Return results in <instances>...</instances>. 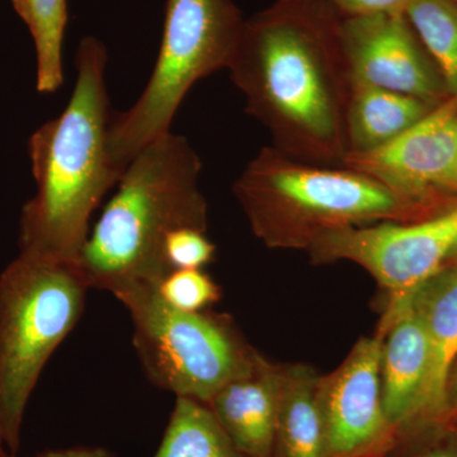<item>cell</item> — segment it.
Wrapping results in <instances>:
<instances>
[{
	"label": "cell",
	"mask_w": 457,
	"mask_h": 457,
	"mask_svg": "<svg viewBox=\"0 0 457 457\" xmlns=\"http://www.w3.org/2000/svg\"><path fill=\"white\" fill-rule=\"evenodd\" d=\"M342 14L319 2L275 0L245 20L228 71L272 146L306 163L342 167L352 77Z\"/></svg>",
	"instance_id": "1"
},
{
	"label": "cell",
	"mask_w": 457,
	"mask_h": 457,
	"mask_svg": "<svg viewBox=\"0 0 457 457\" xmlns=\"http://www.w3.org/2000/svg\"><path fill=\"white\" fill-rule=\"evenodd\" d=\"M106 46L83 38L75 57L77 80L68 104L29 141L36 192L20 220V252L77 262L90 233V218L123 170L110 146L111 110Z\"/></svg>",
	"instance_id": "2"
},
{
	"label": "cell",
	"mask_w": 457,
	"mask_h": 457,
	"mask_svg": "<svg viewBox=\"0 0 457 457\" xmlns=\"http://www.w3.org/2000/svg\"><path fill=\"white\" fill-rule=\"evenodd\" d=\"M203 163L185 137L168 132L131 159L78 260L89 288L114 294L158 286L171 272L165 237L179 228L206 231Z\"/></svg>",
	"instance_id": "3"
},
{
	"label": "cell",
	"mask_w": 457,
	"mask_h": 457,
	"mask_svg": "<svg viewBox=\"0 0 457 457\" xmlns=\"http://www.w3.org/2000/svg\"><path fill=\"white\" fill-rule=\"evenodd\" d=\"M254 237L270 249L308 251L327 231L428 218L371 177L306 163L262 147L233 185Z\"/></svg>",
	"instance_id": "4"
},
{
	"label": "cell",
	"mask_w": 457,
	"mask_h": 457,
	"mask_svg": "<svg viewBox=\"0 0 457 457\" xmlns=\"http://www.w3.org/2000/svg\"><path fill=\"white\" fill-rule=\"evenodd\" d=\"M88 290L77 262L20 252L0 273V435L12 455L38 378L82 317Z\"/></svg>",
	"instance_id": "5"
},
{
	"label": "cell",
	"mask_w": 457,
	"mask_h": 457,
	"mask_svg": "<svg viewBox=\"0 0 457 457\" xmlns=\"http://www.w3.org/2000/svg\"><path fill=\"white\" fill-rule=\"evenodd\" d=\"M245 20L233 0H168L161 49L149 82L125 112H113L110 146L125 170L150 141L170 132L192 87L236 55Z\"/></svg>",
	"instance_id": "6"
},
{
	"label": "cell",
	"mask_w": 457,
	"mask_h": 457,
	"mask_svg": "<svg viewBox=\"0 0 457 457\" xmlns=\"http://www.w3.org/2000/svg\"><path fill=\"white\" fill-rule=\"evenodd\" d=\"M113 296L130 315L135 350L147 378L177 398L207 404L253 366L258 352L224 315L171 308L154 285L128 286Z\"/></svg>",
	"instance_id": "7"
},
{
	"label": "cell",
	"mask_w": 457,
	"mask_h": 457,
	"mask_svg": "<svg viewBox=\"0 0 457 457\" xmlns=\"http://www.w3.org/2000/svg\"><path fill=\"white\" fill-rule=\"evenodd\" d=\"M457 245V204L423 220L384 221L321 234L308 249L314 264H359L399 303L447 266Z\"/></svg>",
	"instance_id": "8"
},
{
	"label": "cell",
	"mask_w": 457,
	"mask_h": 457,
	"mask_svg": "<svg viewBox=\"0 0 457 457\" xmlns=\"http://www.w3.org/2000/svg\"><path fill=\"white\" fill-rule=\"evenodd\" d=\"M342 167L371 177L426 216L457 204V97L378 149L348 153Z\"/></svg>",
	"instance_id": "9"
},
{
	"label": "cell",
	"mask_w": 457,
	"mask_h": 457,
	"mask_svg": "<svg viewBox=\"0 0 457 457\" xmlns=\"http://www.w3.org/2000/svg\"><path fill=\"white\" fill-rule=\"evenodd\" d=\"M383 333L361 338L332 374L320 376L324 457H386L396 442L381 394Z\"/></svg>",
	"instance_id": "10"
},
{
	"label": "cell",
	"mask_w": 457,
	"mask_h": 457,
	"mask_svg": "<svg viewBox=\"0 0 457 457\" xmlns=\"http://www.w3.org/2000/svg\"><path fill=\"white\" fill-rule=\"evenodd\" d=\"M339 37L352 82L380 87L432 104L451 97L437 65L405 14L343 16Z\"/></svg>",
	"instance_id": "11"
},
{
	"label": "cell",
	"mask_w": 457,
	"mask_h": 457,
	"mask_svg": "<svg viewBox=\"0 0 457 457\" xmlns=\"http://www.w3.org/2000/svg\"><path fill=\"white\" fill-rule=\"evenodd\" d=\"M378 332L381 394L385 414L396 437L420 423L431 363V345L422 318L408 300L387 303Z\"/></svg>",
	"instance_id": "12"
},
{
	"label": "cell",
	"mask_w": 457,
	"mask_h": 457,
	"mask_svg": "<svg viewBox=\"0 0 457 457\" xmlns=\"http://www.w3.org/2000/svg\"><path fill=\"white\" fill-rule=\"evenodd\" d=\"M281 366L258 353L245 374L228 381L207 403L245 457H270L275 438Z\"/></svg>",
	"instance_id": "13"
},
{
	"label": "cell",
	"mask_w": 457,
	"mask_h": 457,
	"mask_svg": "<svg viewBox=\"0 0 457 457\" xmlns=\"http://www.w3.org/2000/svg\"><path fill=\"white\" fill-rule=\"evenodd\" d=\"M405 300L422 318L431 345L428 380L414 429L450 422L449 381L457 360V266L445 267Z\"/></svg>",
	"instance_id": "14"
},
{
	"label": "cell",
	"mask_w": 457,
	"mask_h": 457,
	"mask_svg": "<svg viewBox=\"0 0 457 457\" xmlns=\"http://www.w3.org/2000/svg\"><path fill=\"white\" fill-rule=\"evenodd\" d=\"M438 104L352 82L347 111L348 153H365L386 145L420 122Z\"/></svg>",
	"instance_id": "15"
},
{
	"label": "cell",
	"mask_w": 457,
	"mask_h": 457,
	"mask_svg": "<svg viewBox=\"0 0 457 457\" xmlns=\"http://www.w3.org/2000/svg\"><path fill=\"white\" fill-rule=\"evenodd\" d=\"M319 381L320 375L311 366H281L278 420L270 457H324Z\"/></svg>",
	"instance_id": "16"
},
{
	"label": "cell",
	"mask_w": 457,
	"mask_h": 457,
	"mask_svg": "<svg viewBox=\"0 0 457 457\" xmlns=\"http://www.w3.org/2000/svg\"><path fill=\"white\" fill-rule=\"evenodd\" d=\"M154 457H245L204 403L177 398Z\"/></svg>",
	"instance_id": "17"
},
{
	"label": "cell",
	"mask_w": 457,
	"mask_h": 457,
	"mask_svg": "<svg viewBox=\"0 0 457 457\" xmlns=\"http://www.w3.org/2000/svg\"><path fill=\"white\" fill-rule=\"evenodd\" d=\"M18 16L25 21L36 49V87L54 93L64 83L62 44L68 4L66 0H12Z\"/></svg>",
	"instance_id": "18"
},
{
	"label": "cell",
	"mask_w": 457,
	"mask_h": 457,
	"mask_svg": "<svg viewBox=\"0 0 457 457\" xmlns=\"http://www.w3.org/2000/svg\"><path fill=\"white\" fill-rule=\"evenodd\" d=\"M405 17L457 97V0H414Z\"/></svg>",
	"instance_id": "19"
},
{
	"label": "cell",
	"mask_w": 457,
	"mask_h": 457,
	"mask_svg": "<svg viewBox=\"0 0 457 457\" xmlns=\"http://www.w3.org/2000/svg\"><path fill=\"white\" fill-rule=\"evenodd\" d=\"M158 293L171 308L187 312L206 311L221 299L220 286L204 270H173L158 285Z\"/></svg>",
	"instance_id": "20"
},
{
	"label": "cell",
	"mask_w": 457,
	"mask_h": 457,
	"mask_svg": "<svg viewBox=\"0 0 457 457\" xmlns=\"http://www.w3.org/2000/svg\"><path fill=\"white\" fill-rule=\"evenodd\" d=\"M386 457H457V428L450 420L404 433Z\"/></svg>",
	"instance_id": "21"
},
{
	"label": "cell",
	"mask_w": 457,
	"mask_h": 457,
	"mask_svg": "<svg viewBox=\"0 0 457 457\" xmlns=\"http://www.w3.org/2000/svg\"><path fill=\"white\" fill-rule=\"evenodd\" d=\"M165 260L173 270H203L212 263L216 246L206 231L195 228H179L165 237Z\"/></svg>",
	"instance_id": "22"
},
{
	"label": "cell",
	"mask_w": 457,
	"mask_h": 457,
	"mask_svg": "<svg viewBox=\"0 0 457 457\" xmlns=\"http://www.w3.org/2000/svg\"><path fill=\"white\" fill-rule=\"evenodd\" d=\"M299 2H319L330 5L342 16H365L375 13L405 14L414 0H299Z\"/></svg>",
	"instance_id": "23"
},
{
	"label": "cell",
	"mask_w": 457,
	"mask_h": 457,
	"mask_svg": "<svg viewBox=\"0 0 457 457\" xmlns=\"http://www.w3.org/2000/svg\"><path fill=\"white\" fill-rule=\"evenodd\" d=\"M32 457H114L110 451L102 447H66V449H54L42 451Z\"/></svg>",
	"instance_id": "24"
},
{
	"label": "cell",
	"mask_w": 457,
	"mask_h": 457,
	"mask_svg": "<svg viewBox=\"0 0 457 457\" xmlns=\"http://www.w3.org/2000/svg\"><path fill=\"white\" fill-rule=\"evenodd\" d=\"M449 404L453 420H455L457 414V360L451 371L449 381Z\"/></svg>",
	"instance_id": "25"
},
{
	"label": "cell",
	"mask_w": 457,
	"mask_h": 457,
	"mask_svg": "<svg viewBox=\"0 0 457 457\" xmlns=\"http://www.w3.org/2000/svg\"><path fill=\"white\" fill-rule=\"evenodd\" d=\"M447 266H457V245L456 248L453 249V253H451L449 262H447Z\"/></svg>",
	"instance_id": "26"
},
{
	"label": "cell",
	"mask_w": 457,
	"mask_h": 457,
	"mask_svg": "<svg viewBox=\"0 0 457 457\" xmlns=\"http://www.w3.org/2000/svg\"><path fill=\"white\" fill-rule=\"evenodd\" d=\"M0 457H16L14 455H12L11 453L7 450V447L4 446V445L0 444Z\"/></svg>",
	"instance_id": "27"
},
{
	"label": "cell",
	"mask_w": 457,
	"mask_h": 457,
	"mask_svg": "<svg viewBox=\"0 0 457 457\" xmlns=\"http://www.w3.org/2000/svg\"><path fill=\"white\" fill-rule=\"evenodd\" d=\"M0 444H3L2 435H0ZM3 445H4V444H3Z\"/></svg>",
	"instance_id": "28"
}]
</instances>
